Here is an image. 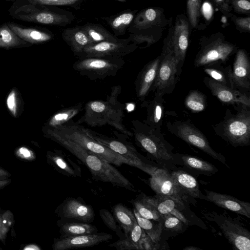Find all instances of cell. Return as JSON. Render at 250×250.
Masks as SVG:
<instances>
[{"label":"cell","mask_w":250,"mask_h":250,"mask_svg":"<svg viewBox=\"0 0 250 250\" xmlns=\"http://www.w3.org/2000/svg\"><path fill=\"white\" fill-rule=\"evenodd\" d=\"M47 134L78 159L89 170L96 181L136 192L134 185L112 164L85 149L58 131L49 129Z\"/></svg>","instance_id":"6da1fadb"},{"label":"cell","mask_w":250,"mask_h":250,"mask_svg":"<svg viewBox=\"0 0 250 250\" xmlns=\"http://www.w3.org/2000/svg\"><path fill=\"white\" fill-rule=\"evenodd\" d=\"M122 87L120 85L113 86L110 94L105 101L92 100L84 106V113L76 123L81 125L85 123L92 127L109 125L118 132L128 137H132V132L128 130L123 123L124 105L118 101Z\"/></svg>","instance_id":"7a4b0ae2"},{"label":"cell","mask_w":250,"mask_h":250,"mask_svg":"<svg viewBox=\"0 0 250 250\" xmlns=\"http://www.w3.org/2000/svg\"><path fill=\"white\" fill-rule=\"evenodd\" d=\"M131 123L133 136L137 146L164 169H172L177 164L173 147L161 131L138 120H132Z\"/></svg>","instance_id":"3957f363"},{"label":"cell","mask_w":250,"mask_h":250,"mask_svg":"<svg viewBox=\"0 0 250 250\" xmlns=\"http://www.w3.org/2000/svg\"><path fill=\"white\" fill-rule=\"evenodd\" d=\"M168 20V34L164 40L156 78L151 89V91L164 96L173 92L181 73L172 44L174 29L172 17Z\"/></svg>","instance_id":"277c9868"},{"label":"cell","mask_w":250,"mask_h":250,"mask_svg":"<svg viewBox=\"0 0 250 250\" xmlns=\"http://www.w3.org/2000/svg\"><path fill=\"white\" fill-rule=\"evenodd\" d=\"M133 21L132 27L134 31L130 35L128 39L137 45L146 43L145 48L161 38L168 20L162 8L152 7L140 11Z\"/></svg>","instance_id":"5b68a950"},{"label":"cell","mask_w":250,"mask_h":250,"mask_svg":"<svg viewBox=\"0 0 250 250\" xmlns=\"http://www.w3.org/2000/svg\"><path fill=\"white\" fill-rule=\"evenodd\" d=\"M236 113L227 109L223 119L214 127L216 134L233 146L250 144V106L236 104Z\"/></svg>","instance_id":"8992f818"},{"label":"cell","mask_w":250,"mask_h":250,"mask_svg":"<svg viewBox=\"0 0 250 250\" xmlns=\"http://www.w3.org/2000/svg\"><path fill=\"white\" fill-rule=\"evenodd\" d=\"M52 129L58 131L112 165L120 167L125 164L136 167L133 162L97 142L87 134L84 126L72 120L57 128Z\"/></svg>","instance_id":"52a82bcc"},{"label":"cell","mask_w":250,"mask_h":250,"mask_svg":"<svg viewBox=\"0 0 250 250\" xmlns=\"http://www.w3.org/2000/svg\"><path fill=\"white\" fill-rule=\"evenodd\" d=\"M199 42L200 48L194 60L195 68L225 64L238 49L235 44L227 41L220 32L202 36Z\"/></svg>","instance_id":"ba28073f"},{"label":"cell","mask_w":250,"mask_h":250,"mask_svg":"<svg viewBox=\"0 0 250 250\" xmlns=\"http://www.w3.org/2000/svg\"><path fill=\"white\" fill-rule=\"evenodd\" d=\"M87 134L100 144L133 162L136 167L152 175L158 168L151 165L145 157L139 153L131 142L129 137L118 131L113 132L114 137H109L85 128Z\"/></svg>","instance_id":"9c48e42d"},{"label":"cell","mask_w":250,"mask_h":250,"mask_svg":"<svg viewBox=\"0 0 250 250\" xmlns=\"http://www.w3.org/2000/svg\"><path fill=\"white\" fill-rule=\"evenodd\" d=\"M203 214L207 219L218 225L234 250H250V232L238 219L232 218L226 211L222 213L208 211Z\"/></svg>","instance_id":"30bf717a"},{"label":"cell","mask_w":250,"mask_h":250,"mask_svg":"<svg viewBox=\"0 0 250 250\" xmlns=\"http://www.w3.org/2000/svg\"><path fill=\"white\" fill-rule=\"evenodd\" d=\"M125 63L123 58L83 57L73 63V68L80 75L94 81L116 76Z\"/></svg>","instance_id":"8fae6325"},{"label":"cell","mask_w":250,"mask_h":250,"mask_svg":"<svg viewBox=\"0 0 250 250\" xmlns=\"http://www.w3.org/2000/svg\"><path fill=\"white\" fill-rule=\"evenodd\" d=\"M167 127L171 133L227 166L225 157L211 147L205 136L190 121L168 122Z\"/></svg>","instance_id":"7c38bea8"},{"label":"cell","mask_w":250,"mask_h":250,"mask_svg":"<svg viewBox=\"0 0 250 250\" xmlns=\"http://www.w3.org/2000/svg\"><path fill=\"white\" fill-rule=\"evenodd\" d=\"M130 42L127 39L119 42H102L91 44L84 48L82 58H123L138 47Z\"/></svg>","instance_id":"4fadbf2b"},{"label":"cell","mask_w":250,"mask_h":250,"mask_svg":"<svg viewBox=\"0 0 250 250\" xmlns=\"http://www.w3.org/2000/svg\"><path fill=\"white\" fill-rule=\"evenodd\" d=\"M55 213L60 219H74L90 223L95 217L93 207L81 198H65L56 208Z\"/></svg>","instance_id":"5bb4252c"},{"label":"cell","mask_w":250,"mask_h":250,"mask_svg":"<svg viewBox=\"0 0 250 250\" xmlns=\"http://www.w3.org/2000/svg\"><path fill=\"white\" fill-rule=\"evenodd\" d=\"M113 238L110 233L96 232L70 237H60L53 240V250H68L92 247L106 242Z\"/></svg>","instance_id":"9a60e30c"},{"label":"cell","mask_w":250,"mask_h":250,"mask_svg":"<svg viewBox=\"0 0 250 250\" xmlns=\"http://www.w3.org/2000/svg\"><path fill=\"white\" fill-rule=\"evenodd\" d=\"M151 176L149 185L157 195L170 197L185 203L186 195L179 188L167 169L157 168Z\"/></svg>","instance_id":"2e32d148"},{"label":"cell","mask_w":250,"mask_h":250,"mask_svg":"<svg viewBox=\"0 0 250 250\" xmlns=\"http://www.w3.org/2000/svg\"><path fill=\"white\" fill-rule=\"evenodd\" d=\"M189 33L190 24L187 17L184 14L177 15L174 24L172 44L181 71L188 46Z\"/></svg>","instance_id":"e0dca14e"},{"label":"cell","mask_w":250,"mask_h":250,"mask_svg":"<svg viewBox=\"0 0 250 250\" xmlns=\"http://www.w3.org/2000/svg\"><path fill=\"white\" fill-rule=\"evenodd\" d=\"M203 82L212 94L222 103L232 105L242 104L250 106V97L245 93L222 84L209 77H205Z\"/></svg>","instance_id":"ac0fdd59"},{"label":"cell","mask_w":250,"mask_h":250,"mask_svg":"<svg viewBox=\"0 0 250 250\" xmlns=\"http://www.w3.org/2000/svg\"><path fill=\"white\" fill-rule=\"evenodd\" d=\"M230 76L235 89L250 90V62L247 52L244 49H238L236 52Z\"/></svg>","instance_id":"d6986e66"},{"label":"cell","mask_w":250,"mask_h":250,"mask_svg":"<svg viewBox=\"0 0 250 250\" xmlns=\"http://www.w3.org/2000/svg\"><path fill=\"white\" fill-rule=\"evenodd\" d=\"M47 163L59 173L69 177L82 176V169L67 154L61 150L55 149L46 154Z\"/></svg>","instance_id":"ffe728a7"},{"label":"cell","mask_w":250,"mask_h":250,"mask_svg":"<svg viewBox=\"0 0 250 250\" xmlns=\"http://www.w3.org/2000/svg\"><path fill=\"white\" fill-rule=\"evenodd\" d=\"M204 199L217 206L250 218V203L240 200L229 195L204 189Z\"/></svg>","instance_id":"44dd1931"},{"label":"cell","mask_w":250,"mask_h":250,"mask_svg":"<svg viewBox=\"0 0 250 250\" xmlns=\"http://www.w3.org/2000/svg\"><path fill=\"white\" fill-rule=\"evenodd\" d=\"M159 62V56L146 64L137 75L135 82V89L137 97L141 102L145 101L146 98L151 91L156 78Z\"/></svg>","instance_id":"7402d4cb"},{"label":"cell","mask_w":250,"mask_h":250,"mask_svg":"<svg viewBox=\"0 0 250 250\" xmlns=\"http://www.w3.org/2000/svg\"><path fill=\"white\" fill-rule=\"evenodd\" d=\"M164 95L154 93L153 99L146 103V116L143 122L150 127L160 130L164 116L165 99Z\"/></svg>","instance_id":"603a6c76"},{"label":"cell","mask_w":250,"mask_h":250,"mask_svg":"<svg viewBox=\"0 0 250 250\" xmlns=\"http://www.w3.org/2000/svg\"><path fill=\"white\" fill-rule=\"evenodd\" d=\"M61 237L88 234L98 232L97 227L90 223L74 219H60L57 222Z\"/></svg>","instance_id":"cb8c5ba5"},{"label":"cell","mask_w":250,"mask_h":250,"mask_svg":"<svg viewBox=\"0 0 250 250\" xmlns=\"http://www.w3.org/2000/svg\"><path fill=\"white\" fill-rule=\"evenodd\" d=\"M62 36L75 55L80 58L83 56L84 48L91 44L83 27L66 29L63 31Z\"/></svg>","instance_id":"d4e9b609"},{"label":"cell","mask_w":250,"mask_h":250,"mask_svg":"<svg viewBox=\"0 0 250 250\" xmlns=\"http://www.w3.org/2000/svg\"><path fill=\"white\" fill-rule=\"evenodd\" d=\"M146 235L137 222L125 238L119 239L109 246L118 250H143V243Z\"/></svg>","instance_id":"484cf974"},{"label":"cell","mask_w":250,"mask_h":250,"mask_svg":"<svg viewBox=\"0 0 250 250\" xmlns=\"http://www.w3.org/2000/svg\"><path fill=\"white\" fill-rule=\"evenodd\" d=\"M170 174L179 188L185 194L189 195L195 198H201L198 184L192 175L182 170L174 171Z\"/></svg>","instance_id":"4316f807"},{"label":"cell","mask_w":250,"mask_h":250,"mask_svg":"<svg viewBox=\"0 0 250 250\" xmlns=\"http://www.w3.org/2000/svg\"><path fill=\"white\" fill-rule=\"evenodd\" d=\"M140 195L153 205L163 217V216L170 213L175 208H184L185 207V203L170 197L157 194L153 197L148 196L143 193Z\"/></svg>","instance_id":"83f0119b"},{"label":"cell","mask_w":250,"mask_h":250,"mask_svg":"<svg viewBox=\"0 0 250 250\" xmlns=\"http://www.w3.org/2000/svg\"><path fill=\"white\" fill-rule=\"evenodd\" d=\"M22 19L44 24L65 25L71 20L66 16L50 11H41L22 16Z\"/></svg>","instance_id":"f1b7e54d"},{"label":"cell","mask_w":250,"mask_h":250,"mask_svg":"<svg viewBox=\"0 0 250 250\" xmlns=\"http://www.w3.org/2000/svg\"><path fill=\"white\" fill-rule=\"evenodd\" d=\"M112 210L115 219L125 236L137 222L133 211L121 203L114 205Z\"/></svg>","instance_id":"f546056e"},{"label":"cell","mask_w":250,"mask_h":250,"mask_svg":"<svg viewBox=\"0 0 250 250\" xmlns=\"http://www.w3.org/2000/svg\"><path fill=\"white\" fill-rule=\"evenodd\" d=\"M133 212L138 224L153 242L158 243L163 229V221H156L144 218L134 208Z\"/></svg>","instance_id":"4dcf8cb0"},{"label":"cell","mask_w":250,"mask_h":250,"mask_svg":"<svg viewBox=\"0 0 250 250\" xmlns=\"http://www.w3.org/2000/svg\"><path fill=\"white\" fill-rule=\"evenodd\" d=\"M83 109V104L78 103L73 106L62 108L58 111L50 119L48 125L50 129L57 128L71 121Z\"/></svg>","instance_id":"1f68e13d"},{"label":"cell","mask_w":250,"mask_h":250,"mask_svg":"<svg viewBox=\"0 0 250 250\" xmlns=\"http://www.w3.org/2000/svg\"><path fill=\"white\" fill-rule=\"evenodd\" d=\"M8 26L17 36L31 43L45 42L52 37L50 34L37 29L22 28L13 23H8Z\"/></svg>","instance_id":"d6a6232c"},{"label":"cell","mask_w":250,"mask_h":250,"mask_svg":"<svg viewBox=\"0 0 250 250\" xmlns=\"http://www.w3.org/2000/svg\"><path fill=\"white\" fill-rule=\"evenodd\" d=\"M176 157L180 159L184 166L203 174H213L218 171V169L212 164L196 157L187 154H178Z\"/></svg>","instance_id":"836d02e7"},{"label":"cell","mask_w":250,"mask_h":250,"mask_svg":"<svg viewBox=\"0 0 250 250\" xmlns=\"http://www.w3.org/2000/svg\"><path fill=\"white\" fill-rule=\"evenodd\" d=\"M91 44L102 42H119L123 40L117 38L102 26L95 24H87L82 26Z\"/></svg>","instance_id":"e575fe53"},{"label":"cell","mask_w":250,"mask_h":250,"mask_svg":"<svg viewBox=\"0 0 250 250\" xmlns=\"http://www.w3.org/2000/svg\"><path fill=\"white\" fill-rule=\"evenodd\" d=\"M204 67V72L209 77L220 83L234 89L231 82L230 73L231 66L224 67L220 64H214Z\"/></svg>","instance_id":"d590c367"},{"label":"cell","mask_w":250,"mask_h":250,"mask_svg":"<svg viewBox=\"0 0 250 250\" xmlns=\"http://www.w3.org/2000/svg\"><path fill=\"white\" fill-rule=\"evenodd\" d=\"M131 202L134 208L144 218L156 221H163V216L160 214L153 205L140 195Z\"/></svg>","instance_id":"8d00e7d4"},{"label":"cell","mask_w":250,"mask_h":250,"mask_svg":"<svg viewBox=\"0 0 250 250\" xmlns=\"http://www.w3.org/2000/svg\"><path fill=\"white\" fill-rule=\"evenodd\" d=\"M184 104L186 107L192 112H201L206 108L207 97L201 92L192 90L187 95Z\"/></svg>","instance_id":"74e56055"},{"label":"cell","mask_w":250,"mask_h":250,"mask_svg":"<svg viewBox=\"0 0 250 250\" xmlns=\"http://www.w3.org/2000/svg\"><path fill=\"white\" fill-rule=\"evenodd\" d=\"M135 17L133 12H124L108 21L111 28L118 34H123Z\"/></svg>","instance_id":"f35d334b"},{"label":"cell","mask_w":250,"mask_h":250,"mask_svg":"<svg viewBox=\"0 0 250 250\" xmlns=\"http://www.w3.org/2000/svg\"><path fill=\"white\" fill-rule=\"evenodd\" d=\"M202 0H187V17L190 26L197 28L201 15Z\"/></svg>","instance_id":"ab89813d"},{"label":"cell","mask_w":250,"mask_h":250,"mask_svg":"<svg viewBox=\"0 0 250 250\" xmlns=\"http://www.w3.org/2000/svg\"><path fill=\"white\" fill-rule=\"evenodd\" d=\"M14 216L10 210L0 209V240L4 245L8 231L13 227Z\"/></svg>","instance_id":"60d3db41"},{"label":"cell","mask_w":250,"mask_h":250,"mask_svg":"<svg viewBox=\"0 0 250 250\" xmlns=\"http://www.w3.org/2000/svg\"><path fill=\"white\" fill-rule=\"evenodd\" d=\"M99 215L106 226L116 233L119 239L125 237L124 231L117 223L113 215L109 210L106 209H100Z\"/></svg>","instance_id":"b9f144b4"},{"label":"cell","mask_w":250,"mask_h":250,"mask_svg":"<svg viewBox=\"0 0 250 250\" xmlns=\"http://www.w3.org/2000/svg\"><path fill=\"white\" fill-rule=\"evenodd\" d=\"M17 35L6 25L0 27V47H8L19 43Z\"/></svg>","instance_id":"7bdbcfd3"},{"label":"cell","mask_w":250,"mask_h":250,"mask_svg":"<svg viewBox=\"0 0 250 250\" xmlns=\"http://www.w3.org/2000/svg\"><path fill=\"white\" fill-rule=\"evenodd\" d=\"M163 228L172 231H179L183 228L184 224L180 219L168 213L163 216Z\"/></svg>","instance_id":"ee69618b"},{"label":"cell","mask_w":250,"mask_h":250,"mask_svg":"<svg viewBox=\"0 0 250 250\" xmlns=\"http://www.w3.org/2000/svg\"><path fill=\"white\" fill-rule=\"evenodd\" d=\"M228 18L233 22L236 29L239 33H250V16L246 17H240L230 13Z\"/></svg>","instance_id":"f6af8a7d"},{"label":"cell","mask_w":250,"mask_h":250,"mask_svg":"<svg viewBox=\"0 0 250 250\" xmlns=\"http://www.w3.org/2000/svg\"><path fill=\"white\" fill-rule=\"evenodd\" d=\"M232 10L238 14L250 16V0H227Z\"/></svg>","instance_id":"bcb514c9"},{"label":"cell","mask_w":250,"mask_h":250,"mask_svg":"<svg viewBox=\"0 0 250 250\" xmlns=\"http://www.w3.org/2000/svg\"><path fill=\"white\" fill-rule=\"evenodd\" d=\"M81 0H29L30 2L40 5H71Z\"/></svg>","instance_id":"7dc6e473"},{"label":"cell","mask_w":250,"mask_h":250,"mask_svg":"<svg viewBox=\"0 0 250 250\" xmlns=\"http://www.w3.org/2000/svg\"><path fill=\"white\" fill-rule=\"evenodd\" d=\"M213 6L224 16L229 17L232 9L227 0H210Z\"/></svg>","instance_id":"c3c4849f"},{"label":"cell","mask_w":250,"mask_h":250,"mask_svg":"<svg viewBox=\"0 0 250 250\" xmlns=\"http://www.w3.org/2000/svg\"><path fill=\"white\" fill-rule=\"evenodd\" d=\"M15 154L20 159L27 161H34L36 159L35 153L31 150L24 146L18 148Z\"/></svg>","instance_id":"681fc988"},{"label":"cell","mask_w":250,"mask_h":250,"mask_svg":"<svg viewBox=\"0 0 250 250\" xmlns=\"http://www.w3.org/2000/svg\"><path fill=\"white\" fill-rule=\"evenodd\" d=\"M7 105L8 109L11 112V113L15 116L16 114V93L14 91H11V92L8 95L7 99Z\"/></svg>","instance_id":"f907efd6"},{"label":"cell","mask_w":250,"mask_h":250,"mask_svg":"<svg viewBox=\"0 0 250 250\" xmlns=\"http://www.w3.org/2000/svg\"><path fill=\"white\" fill-rule=\"evenodd\" d=\"M22 249L23 250H41L42 249L37 245L30 244L25 246Z\"/></svg>","instance_id":"816d5d0a"},{"label":"cell","mask_w":250,"mask_h":250,"mask_svg":"<svg viewBox=\"0 0 250 250\" xmlns=\"http://www.w3.org/2000/svg\"><path fill=\"white\" fill-rule=\"evenodd\" d=\"M11 176V174L7 170L0 167V178L6 179Z\"/></svg>","instance_id":"f5cc1de1"},{"label":"cell","mask_w":250,"mask_h":250,"mask_svg":"<svg viewBox=\"0 0 250 250\" xmlns=\"http://www.w3.org/2000/svg\"><path fill=\"white\" fill-rule=\"evenodd\" d=\"M11 182V180L10 179H0V189L9 185Z\"/></svg>","instance_id":"db71d44e"},{"label":"cell","mask_w":250,"mask_h":250,"mask_svg":"<svg viewBox=\"0 0 250 250\" xmlns=\"http://www.w3.org/2000/svg\"><path fill=\"white\" fill-rule=\"evenodd\" d=\"M184 250H202L201 249L195 246L186 247L184 248Z\"/></svg>","instance_id":"11a10c76"},{"label":"cell","mask_w":250,"mask_h":250,"mask_svg":"<svg viewBox=\"0 0 250 250\" xmlns=\"http://www.w3.org/2000/svg\"><path fill=\"white\" fill-rule=\"evenodd\" d=\"M118 0L119 1H121V2H125L126 1V0Z\"/></svg>","instance_id":"9f6ffc18"},{"label":"cell","mask_w":250,"mask_h":250,"mask_svg":"<svg viewBox=\"0 0 250 250\" xmlns=\"http://www.w3.org/2000/svg\"><path fill=\"white\" fill-rule=\"evenodd\" d=\"M2 248L0 247V250H2Z\"/></svg>","instance_id":"6f0895ef"},{"label":"cell","mask_w":250,"mask_h":250,"mask_svg":"<svg viewBox=\"0 0 250 250\" xmlns=\"http://www.w3.org/2000/svg\"></svg>","instance_id":"680465c9"},{"label":"cell","mask_w":250,"mask_h":250,"mask_svg":"<svg viewBox=\"0 0 250 250\" xmlns=\"http://www.w3.org/2000/svg\"><path fill=\"white\" fill-rule=\"evenodd\" d=\"M0 179H1V178H0Z\"/></svg>","instance_id":"91938a15"}]
</instances>
